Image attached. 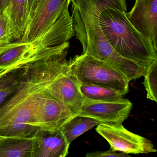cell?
Returning <instances> with one entry per match:
<instances>
[{
    "label": "cell",
    "instance_id": "obj_1",
    "mask_svg": "<svg viewBox=\"0 0 157 157\" xmlns=\"http://www.w3.org/2000/svg\"><path fill=\"white\" fill-rule=\"evenodd\" d=\"M67 56L27 65L15 92L0 105V136H37L39 97L67 62Z\"/></svg>",
    "mask_w": 157,
    "mask_h": 157
},
{
    "label": "cell",
    "instance_id": "obj_2",
    "mask_svg": "<svg viewBox=\"0 0 157 157\" xmlns=\"http://www.w3.org/2000/svg\"><path fill=\"white\" fill-rule=\"evenodd\" d=\"M114 1L71 0L75 35L82 45V54L91 55L116 68L129 82L144 76L146 70L116 51L99 24L100 13Z\"/></svg>",
    "mask_w": 157,
    "mask_h": 157
},
{
    "label": "cell",
    "instance_id": "obj_3",
    "mask_svg": "<svg viewBox=\"0 0 157 157\" xmlns=\"http://www.w3.org/2000/svg\"><path fill=\"white\" fill-rule=\"evenodd\" d=\"M126 0H114L99 15L105 38L119 55L147 70L157 61V48L149 38L138 32L126 16Z\"/></svg>",
    "mask_w": 157,
    "mask_h": 157
},
{
    "label": "cell",
    "instance_id": "obj_4",
    "mask_svg": "<svg viewBox=\"0 0 157 157\" xmlns=\"http://www.w3.org/2000/svg\"><path fill=\"white\" fill-rule=\"evenodd\" d=\"M69 71L80 83H90L118 91L125 95L128 92L126 77L119 70L91 55L82 54L68 60Z\"/></svg>",
    "mask_w": 157,
    "mask_h": 157
},
{
    "label": "cell",
    "instance_id": "obj_5",
    "mask_svg": "<svg viewBox=\"0 0 157 157\" xmlns=\"http://www.w3.org/2000/svg\"><path fill=\"white\" fill-rule=\"evenodd\" d=\"M69 42L47 48L39 41H19L0 45V74H4L31 63L67 55Z\"/></svg>",
    "mask_w": 157,
    "mask_h": 157
},
{
    "label": "cell",
    "instance_id": "obj_6",
    "mask_svg": "<svg viewBox=\"0 0 157 157\" xmlns=\"http://www.w3.org/2000/svg\"><path fill=\"white\" fill-rule=\"evenodd\" d=\"M71 0H35L28 15L22 43H33L56 23L69 14Z\"/></svg>",
    "mask_w": 157,
    "mask_h": 157
},
{
    "label": "cell",
    "instance_id": "obj_7",
    "mask_svg": "<svg viewBox=\"0 0 157 157\" xmlns=\"http://www.w3.org/2000/svg\"><path fill=\"white\" fill-rule=\"evenodd\" d=\"M95 130L115 151L135 154L157 151L151 140L128 131L120 123H101Z\"/></svg>",
    "mask_w": 157,
    "mask_h": 157
},
{
    "label": "cell",
    "instance_id": "obj_8",
    "mask_svg": "<svg viewBox=\"0 0 157 157\" xmlns=\"http://www.w3.org/2000/svg\"><path fill=\"white\" fill-rule=\"evenodd\" d=\"M45 91L74 114H80L84 98L80 91L79 84L69 71L68 60L48 83Z\"/></svg>",
    "mask_w": 157,
    "mask_h": 157
},
{
    "label": "cell",
    "instance_id": "obj_9",
    "mask_svg": "<svg viewBox=\"0 0 157 157\" xmlns=\"http://www.w3.org/2000/svg\"><path fill=\"white\" fill-rule=\"evenodd\" d=\"M132 107L133 104L130 101L123 98L102 101L84 98L78 115L92 117L101 124H122L127 119Z\"/></svg>",
    "mask_w": 157,
    "mask_h": 157
},
{
    "label": "cell",
    "instance_id": "obj_10",
    "mask_svg": "<svg viewBox=\"0 0 157 157\" xmlns=\"http://www.w3.org/2000/svg\"><path fill=\"white\" fill-rule=\"evenodd\" d=\"M45 90L39 96L37 106V122L42 133L60 129L76 115L67 105L49 95Z\"/></svg>",
    "mask_w": 157,
    "mask_h": 157
},
{
    "label": "cell",
    "instance_id": "obj_11",
    "mask_svg": "<svg viewBox=\"0 0 157 157\" xmlns=\"http://www.w3.org/2000/svg\"><path fill=\"white\" fill-rule=\"evenodd\" d=\"M126 16L136 30L157 48V0H136Z\"/></svg>",
    "mask_w": 157,
    "mask_h": 157
},
{
    "label": "cell",
    "instance_id": "obj_12",
    "mask_svg": "<svg viewBox=\"0 0 157 157\" xmlns=\"http://www.w3.org/2000/svg\"><path fill=\"white\" fill-rule=\"evenodd\" d=\"M37 136H0V157H35Z\"/></svg>",
    "mask_w": 157,
    "mask_h": 157
},
{
    "label": "cell",
    "instance_id": "obj_13",
    "mask_svg": "<svg viewBox=\"0 0 157 157\" xmlns=\"http://www.w3.org/2000/svg\"><path fill=\"white\" fill-rule=\"evenodd\" d=\"M37 136L38 149L35 157H65L68 154L70 144L60 129L43 132Z\"/></svg>",
    "mask_w": 157,
    "mask_h": 157
},
{
    "label": "cell",
    "instance_id": "obj_14",
    "mask_svg": "<svg viewBox=\"0 0 157 157\" xmlns=\"http://www.w3.org/2000/svg\"><path fill=\"white\" fill-rule=\"evenodd\" d=\"M4 12L10 21L13 39L20 40L27 25L28 0H10L9 7Z\"/></svg>",
    "mask_w": 157,
    "mask_h": 157
},
{
    "label": "cell",
    "instance_id": "obj_15",
    "mask_svg": "<svg viewBox=\"0 0 157 157\" xmlns=\"http://www.w3.org/2000/svg\"><path fill=\"white\" fill-rule=\"evenodd\" d=\"M101 124L92 117L76 115L60 128L66 140L71 143L79 136Z\"/></svg>",
    "mask_w": 157,
    "mask_h": 157
},
{
    "label": "cell",
    "instance_id": "obj_16",
    "mask_svg": "<svg viewBox=\"0 0 157 157\" xmlns=\"http://www.w3.org/2000/svg\"><path fill=\"white\" fill-rule=\"evenodd\" d=\"M79 90L83 98L89 100H112L123 98L124 96L122 93L113 89L90 83H80Z\"/></svg>",
    "mask_w": 157,
    "mask_h": 157
},
{
    "label": "cell",
    "instance_id": "obj_17",
    "mask_svg": "<svg viewBox=\"0 0 157 157\" xmlns=\"http://www.w3.org/2000/svg\"><path fill=\"white\" fill-rule=\"evenodd\" d=\"M27 65L11 71L0 78V105L17 90Z\"/></svg>",
    "mask_w": 157,
    "mask_h": 157
},
{
    "label": "cell",
    "instance_id": "obj_18",
    "mask_svg": "<svg viewBox=\"0 0 157 157\" xmlns=\"http://www.w3.org/2000/svg\"><path fill=\"white\" fill-rule=\"evenodd\" d=\"M143 85L147 92V98L157 102V61L146 71Z\"/></svg>",
    "mask_w": 157,
    "mask_h": 157
},
{
    "label": "cell",
    "instance_id": "obj_19",
    "mask_svg": "<svg viewBox=\"0 0 157 157\" xmlns=\"http://www.w3.org/2000/svg\"><path fill=\"white\" fill-rule=\"evenodd\" d=\"M13 39L9 18L6 13L2 12L0 17V45L11 43Z\"/></svg>",
    "mask_w": 157,
    "mask_h": 157
},
{
    "label": "cell",
    "instance_id": "obj_20",
    "mask_svg": "<svg viewBox=\"0 0 157 157\" xmlns=\"http://www.w3.org/2000/svg\"><path fill=\"white\" fill-rule=\"evenodd\" d=\"M86 157H130V155L127 153L121 152L117 153L116 151L110 148L109 150L105 151H94L92 152H89L86 155Z\"/></svg>",
    "mask_w": 157,
    "mask_h": 157
},
{
    "label": "cell",
    "instance_id": "obj_21",
    "mask_svg": "<svg viewBox=\"0 0 157 157\" xmlns=\"http://www.w3.org/2000/svg\"><path fill=\"white\" fill-rule=\"evenodd\" d=\"M10 0H0V11H4L9 7Z\"/></svg>",
    "mask_w": 157,
    "mask_h": 157
},
{
    "label": "cell",
    "instance_id": "obj_22",
    "mask_svg": "<svg viewBox=\"0 0 157 157\" xmlns=\"http://www.w3.org/2000/svg\"><path fill=\"white\" fill-rule=\"evenodd\" d=\"M33 2L34 0H28V15H29V13H30V11H31V9H32V6H33Z\"/></svg>",
    "mask_w": 157,
    "mask_h": 157
},
{
    "label": "cell",
    "instance_id": "obj_23",
    "mask_svg": "<svg viewBox=\"0 0 157 157\" xmlns=\"http://www.w3.org/2000/svg\"><path fill=\"white\" fill-rule=\"evenodd\" d=\"M4 75V74H0V78H1L2 76V75Z\"/></svg>",
    "mask_w": 157,
    "mask_h": 157
},
{
    "label": "cell",
    "instance_id": "obj_24",
    "mask_svg": "<svg viewBox=\"0 0 157 157\" xmlns=\"http://www.w3.org/2000/svg\"><path fill=\"white\" fill-rule=\"evenodd\" d=\"M1 13V11H0V13Z\"/></svg>",
    "mask_w": 157,
    "mask_h": 157
},
{
    "label": "cell",
    "instance_id": "obj_25",
    "mask_svg": "<svg viewBox=\"0 0 157 157\" xmlns=\"http://www.w3.org/2000/svg\"><path fill=\"white\" fill-rule=\"evenodd\" d=\"M0 17H1V13H0Z\"/></svg>",
    "mask_w": 157,
    "mask_h": 157
}]
</instances>
